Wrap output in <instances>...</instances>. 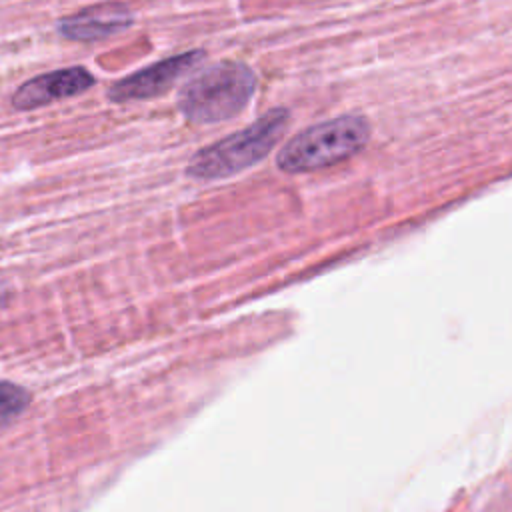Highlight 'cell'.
I'll return each instance as SVG.
<instances>
[{
	"instance_id": "6da1fadb",
	"label": "cell",
	"mask_w": 512,
	"mask_h": 512,
	"mask_svg": "<svg viewBox=\"0 0 512 512\" xmlns=\"http://www.w3.org/2000/svg\"><path fill=\"white\" fill-rule=\"evenodd\" d=\"M254 72L242 62H218L192 76L178 96L180 112L198 124H214L236 116L252 98Z\"/></svg>"
},
{
	"instance_id": "7a4b0ae2",
	"label": "cell",
	"mask_w": 512,
	"mask_h": 512,
	"mask_svg": "<svg viewBox=\"0 0 512 512\" xmlns=\"http://www.w3.org/2000/svg\"><path fill=\"white\" fill-rule=\"evenodd\" d=\"M286 124L288 112L284 108H274L254 124L198 150L188 162L186 174L196 180L232 176L260 162L276 146Z\"/></svg>"
},
{
	"instance_id": "3957f363",
	"label": "cell",
	"mask_w": 512,
	"mask_h": 512,
	"mask_svg": "<svg viewBox=\"0 0 512 512\" xmlns=\"http://www.w3.org/2000/svg\"><path fill=\"white\" fill-rule=\"evenodd\" d=\"M370 138V126L360 116H340L306 128L286 142L278 166L286 172H308L354 156Z\"/></svg>"
},
{
	"instance_id": "277c9868",
	"label": "cell",
	"mask_w": 512,
	"mask_h": 512,
	"mask_svg": "<svg viewBox=\"0 0 512 512\" xmlns=\"http://www.w3.org/2000/svg\"><path fill=\"white\" fill-rule=\"evenodd\" d=\"M202 50H190L166 60L154 62L118 82H114L108 90V98L112 102H132V100H148L168 92L176 80H180L188 70H192L200 60Z\"/></svg>"
},
{
	"instance_id": "5b68a950",
	"label": "cell",
	"mask_w": 512,
	"mask_h": 512,
	"mask_svg": "<svg viewBox=\"0 0 512 512\" xmlns=\"http://www.w3.org/2000/svg\"><path fill=\"white\" fill-rule=\"evenodd\" d=\"M94 82L96 78L82 66H68L44 72L26 80L12 94V106L16 110H32L46 104H54L58 100L86 92Z\"/></svg>"
},
{
	"instance_id": "8992f818",
	"label": "cell",
	"mask_w": 512,
	"mask_h": 512,
	"mask_svg": "<svg viewBox=\"0 0 512 512\" xmlns=\"http://www.w3.org/2000/svg\"><path fill=\"white\" fill-rule=\"evenodd\" d=\"M134 22V12L124 2H98L58 20L56 30L68 40L94 42L124 32Z\"/></svg>"
},
{
	"instance_id": "52a82bcc",
	"label": "cell",
	"mask_w": 512,
	"mask_h": 512,
	"mask_svg": "<svg viewBox=\"0 0 512 512\" xmlns=\"http://www.w3.org/2000/svg\"><path fill=\"white\" fill-rule=\"evenodd\" d=\"M28 404L30 394L26 388L12 382H0V416L20 414Z\"/></svg>"
}]
</instances>
